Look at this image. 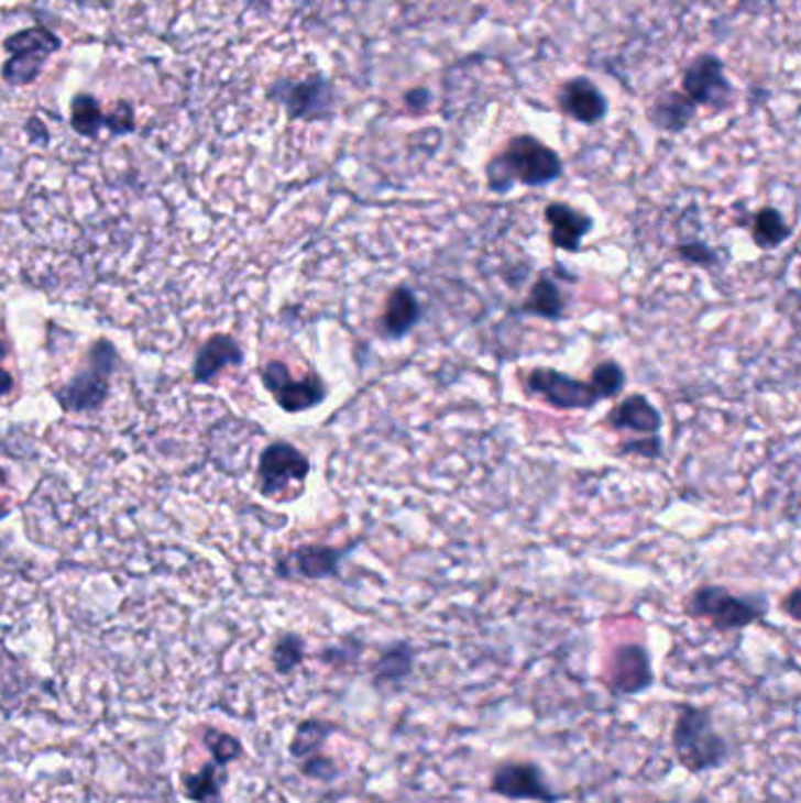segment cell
I'll return each instance as SVG.
<instances>
[{"instance_id":"24","label":"cell","mask_w":801,"mask_h":803,"mask_svg":"<svg viewBox=\"0 0 801 803\" xmlns=\"http://www.w3.org/2000/svg\"><path fill=\"white\" fill-rule=\"evenodd\" d=\"M3 50L8 52V55H22V52H31V55H43L50 59L52 55H57V52L62 50V38L52 29L36 24V26L10 33V36L3 41Z\"/></svg>"},{"instance_id":"39","label":"cell","mask_w":801,"mask_h":803,"mask_svg":"<svg viewBox=\"0 0 801 803\" xmlns=\"http://www.w3.org/2000/svg\"><path fill=\"white\" fill-rule=\"evenodd\" d=\"M654 803H679V801H654Z\"/></svg>"},{"instance_id":"11","label":"cell","mask_w":801,"mask_h":803,"mask_svg":"<svg viewBox=\"0 0 801 803\" xmlns=\"http://www.w3.org/2000/svg\"><path fill=\"white\" fill-rule=\"evenodd\" d=\"M606 689L616 697H633L647 693L656 684L651 653L644 644H621L608 656L604 674Z\"/></svg>"},{"instance_id":"5","label":"cell","mask_w":801,"mask_h":803,"mask_svg":"<svg viewBox=\"0 0 801 803\" xmlns=\"http://www.w3.org/2000/svg\"><path fill=\"white\" fill-rule=\"evenodd\" d=\"M118 353L116 348L101 339L92 345L87 366L80 370L64 388L55 393L64 411H92L101 407V402L109 395V378L116 370Z\"/></svg>"},{"instance_id":"36","label":"cell","mask_w":801,"mask_h":803,"mask_svg":"<svg viewBox=\"0 0 801 803\" xmlns=\"http://www.w3.org/2000/svg\"><path fill=\"white\" fill-rule=\"evenodd\" d=\"M24 130H26V136L31 139L33 144H43V146H45V144L50 142V132H47L45 122H43L39 116H31V118L26 120Z\"/></svg>"},{"instance_id":"2","label":"cell","mask_w":801,"mask_h":803,"mask_svg":"<svg viewBox=\"0 0 801 803\" xmlns=\"http://www.w3.org/2000/svg\"><path fill=\"white\" fill-rule=\"evenodd\" d=\"M670 745L677 763L691 776L720 771L731 757L728 740L715 726V712L693 703L677 705Z\"/></svg>"},{"instance_id":"15","label":"cell","mask_w":801,"mask_h":803,"mask_svg":"<svg viewBox=\"0 0 801 803\" xmlns=\"http://www.w3.org/2000/svg\"><path fill=\"white\" fill-rule=\"evenodd\" d=\"M424 320V306L409 285H397L388 292L378 316V334L386 341H403Z\"/></svg>"},{"instance_id":"13","label":"cell","mask_w":801,"mask_h":803,"mask_svg":"<svg viewBox=\"0 0 801 803\" xmlns=\"http://www.w3.org/2000/svg\"><path fill=\"white\" fill-rule=\"evenodd\" d=\"M555 101L562 116L585 128L600 125L608 116V99L602 92V87L585 76L564 80L555 95Z\"/></svg>"},{"instance_id":"20","label":"cell","mask_w":801,"mask_h":803,"mask_svg":"<svg viewBox=\"0 0 801 803\" xmlns=\"http://www.w3.org/2000/svg\"><path fill=\"white\" fill-rule=\"evenodd\" d=\"M242 362V351L233 337L217 334L210 341H205L194 364V378L198 383L212 381L219 376L226 366H235Z\"/></svg>"},{"instance_id":"27","label":"cell","mask_w":801,"mask_h":803,"mask_svg":"<svg viewBox=\"0 0 801 803\" xmlns=\"http://www.w3.org/2000/svg\"><path fill=\"white\" fill-rule=\"evenodd\" d=\"M202 745L207 752H210L212 761L223 768H229L231 763H235L238 759H242V755H245L242 740L238 736H233V733L221 730L217 726L202 728Z\"/></svg>"},{"instance_id":"21","label":"cell","mask_w":801,"mask_h":803,"mask_svg":"<svg viewBox=\"0 0 801 803\" xmlns=\"http://www.w3.org/2000/svg\"><path fill=\"white\" fill-rule=\"evenodd\" d=\"M226 782H229V771L215 761H205L198 771L182 776V792L194 803H221Z\"/></svg>"},{"instance_id":"17","label":"cell","mask_w":801,"mask_h":803,"mask_svg":"<svg viewBox=\"0 0 801 803\" xmlns=\"http://www.w3.org/2000/svg\"><path fill=\"white\" fill-rule=\"evenodd\" d=\"M416 670V649L409 641H393L381 649L372 666V686L376 691L403 689Z\"/></svg>"},{"instance_id":"22","label":"cell","mask_w":801,"mask_h":803,"mask_svg":"<svg viewBox=\"0 0 801 803\" xmlns=\"http://www.w3.org/2000/svg\"><path fill=\"white\" fill-rule=\"evenodd\" d=\"M339 730H341L339 724L329 722V719H320V717H308V719L299 722L294 728V736L287 747L289 757L301 761L306 757L318 755L320 749L329 743V738H332Z\"/></svg>"},{"instance_id":"6","label":"cell","mask_w":801,"mask_h":803,"mask_svg":"<svg viewBox=\"0 0 801 803\" xmlns=\"http://www.w3.org/2000/svg\"><path fill=\"white\" fill-rule=\"evenodd\" d=\"M682 90L695 107H707L715 111L728 109L736 99V87L726 76V64L715 52L695 55L682 72Z\"/></svg>"},{"instance_id":"12","label":"cell","mask_w":801,"mask_h":803,"mask_svg":"<svg viewBox=\"0 0 801 803\" xmlns=\"http://www.w3.org/2000/svg\"><path fill=\"white\" fill-rule=\"evenodd\" d=\"M358 543H348L343 548L332 546H301L292 550L285 560L277 562V573L292 579V575H299L306 581H327V579H339L341 564L348 554L355 550Z\"/></svg>"},{"instance_id":"16","label":"cell","mask_w":801,"mask_h":803,"mask_svg":"<svg viewBox=\"0 0 801 803\" xmlns=\"http://www.w3.org/2000/svg\"><path fill=\"white\" fill-rule=\"evenodd\" d=\"M606 426L616 432H633L644 438V435H660L663 428V414L658 411L654 402L641 395H628L621 399L618 405L606 414Z\"/></svg>"},{"instance_id":"14","label":"cell","mask_w":801,"mask_h":803,"mask_svg":"<svg viewBox=\"0 0 801 803\" xmlns=\"http://www.w3.org/2000/svg\"><path fill=\"white\" fill-rule=\"evenodd\" d=\"M544 217L552 248L569 254H579L583 250V240L595 229V219L585 215L583 209L562 200L550 202Z\"/></svg>"},{"instance_id":"25","label":"cell","mask_w":801,"mask_h":803,"mask_svg":"<svg viewBox=\"0 0 801 803\" xmlns=\"http://www.w3.org/2000/svg\"><path fill=\"white\" fill-rule=\"evenodd\" d=\"M103 120H107V111L101 109V103L90 92H78L72 99V130L78 136L85 139H97L103 130Z\"/></svg>"},{"instance_id":"4","label":"cell","mask_w":801,"mask_h":803,"mask_svg":"<svg viewBox=\"0 0 801 803\" xmlns=\"http://www.w3.org/2000/svg\"><path fill=\"white\" fill-rule=\"evenodd\" d=\"M266 99L299 122H327L339 107L334 80L320 72L306 78H277L266 87Z\"/></svg>"},{"instance_id":"10","label":"cell","mask_w":801,"mask_h":803,"mask_svg":"<svg viewBox=\"0 0 801 803\" xmlns=\"http://www.w3.org/2000/svg\"><path fill=\"white\" fill-rule=\"evenodd\" d=\"M259 492L266 498H281L289 488L304 486L310 475V461L304 451L289 442H273L259 459Z\"/></svg>"},{"instance_id":"32","label":"cell","mask_w":801,"mask_h":803,"mask_svg":"<svg viewBox=\"0 0 801 803\" xmlns=\"http://www.w3.org/2000/svg\"><path fill=\"white\" fill-rule=\"evenodd\" d=\"M134 128H136L134 109L125 99L116 101V107L107 113V120H103V130H109L116 136H125V134H132Z\"/></svg>"},{"instance_id":"26","label":"cell","mask_w":801,"mask_h":803,"mask_svg":"<svg viewBox=\"0 0 801 803\" xmlns=\"http://www.w3.org/2000/svg\"><path fill=\"white\" fill-rule=\"evenodd\" d=\"M306 660V639L296 632H285L277 637L271 649V666L273 670L287 676L294 670H299Z\"/></svg>"},{"instance_id":"34","label":"cell","mask_w":801,"mask_h":803,"mask_svg":"<svg viewBox=\"0 0 801 803\" xmlns=\"http://www.w3.org/2000/svg\"><path fill=\"white\" fill-rule=\"evenodd\" d=\"M403 101H405V107H407L409 111H414V113H421V111H426V109L430 107L432 92L428 90V87H412V90H407V92L403 95Z\"/></svg>"},{"instance_id":"1","label":"cell","mask_w":801,"mask_h":803,"mask_svg":"<svg viewBox=\"0 0 801 803\" xmlns=\"http://www.w3.org/2000/svg\"><path fill=\"white\" fill-rule=\"evenodd\" d=\"M562 155L534 134L511 136L484 167L486 188L496 196H508L515 186L544 188L562 179Z\"/></svg>"},{"instance_id":"37","label":"cell","mask_w":801,"mask_h":803,"mask_svg":"<svg viewBox=\"0 0 801 803\" xmlns=\"http://www.w3.org/2000/svg\"><path fill=\"white\" fill-rule=\"evenodd\" d=\"M782 610H786L792 620H799V587L790 590V595L782 602Z\"/></svg>"},{"instance_id":"35","label":"cell","mask_w":801,"mask_h":803,"mask_svg":"<svg viewBox=\"0 0 801 803\" xmlns=\"http://www.w3.org/2000/svg\"><path fill=\"white\" fill-rule=\"evenodd\" d=\"M8 353H10L8 343H6L3 339H0V397L10 395V393H12V388H14V378H12V374L8 372V366H6V358H8Z\"/></svg>"},{"instance_id":"28","label":"cell","mask_w":801,"mask_h":803,"mask_svg":"<svg viewBox=\"0 0 801 803\" xmlns=\"http://www.w3.org/2000/svg\"><path fill=\"white\" fill-rule=\"evenodd\" d=\"M592 386H595V391L600 393L602 402L604 399H614L618 397L623 391H625V383H628V376H625V370L614 362V360H604L602 364H597L595 370H592L590 378H588Z\"/></svg>"},{"instance_id":"31","label":"cell","mask_w":801,"mask_h":803,"mask_svg":"<svg viewBox=\"0 0 801 803\" xmlns=\"http://www.w3.org/2000/svg\"><path fill=\"white\" fill-rule=\"evenodd\" d=\"M674 252L689 266H699V268H717L720 266L717 250L710 248V244L703 242V240L679 242L674 248Z\"/></svg>"},{"instance_id":"19","label":"cell","mask_w":801,"mask_h":803,"mask_svg":"<svg viewBox=\"0 0 801 803\" xmlns=\"http://www.w3.org/2000/svg\"><path fill=\"white\" fill-rule=\"evenodd\" d=\"M564 312H567V299L560 283H555L548 273L538 275V280L531 285L525 304L519 306V316H529L546 322H560L564 320Z\"/></svg>"},{"instance_id":"38","label":"cell","mask_w":801,"mask_h":803,"mask_svg":"<svg viewBox=\"0 0 801 803\" xmlns=\"http://www.w3.org/2000/svg\"><path fill=\"white\" fill-rule=\"evenodd\" d=\"M755 3H757V6H759V8H761V6H764V3H769V6H773V0H755Z\"/></svg>"},{"instance_id":"30","label":"cell","mask_w":801,"mask_h":803,"mask_svg":"<svg viewBox=\"0 0 801 803\" xmlns=\"http://www.w3.org/2000/svg\"><path fill=\"white\" fill-rule=\"evenodd\" d=\"M299 773L312 782H322V784H332L337 782L343 771L341 766L337 763L334 757H327L322 752L312 755V757H306L299 761Z\"/></svg>"},{"instance_id":"29","label":"cell","mask_w":801,"mask_h":803,"mask_svg":"<svg viewBox=\"0 0 801 803\" xmlns=\"http://www.w3.org/2000/svg\"><path fill=\"white\" fill-rule=\"evenodd\" d=\"M364 651V644L358 639V637H343L341 644H334V646H327V649H322L318 653V660L325 662V666L329 668H348V666H355V662L360 660Z\"/></svg>"},{"instance_id":"23","label":"cell","mask_w":801,"mask_h":803,"mask_svg":"<svg viewBox=\"0 0 801 803\" xmlns=\"http://www.w3.org/2000/svg\"><path fill=\"white\" fill-rule=\"evenodd\" d=\"M750 235L761 252H773L792 238V226L776 207H759L750 221Z\"/></svg>"},{"instance_id":"3","label":"cell","mask_w":801,"mask_h":803,"mask_svg":"<svg viewBox=\"0 0 801 803\" xmlns=\"http://www.w3.org/2000/svg\"><path fill=\"white\" fill-rule=\"evenodd\" d=\"M687 614L705 620L715 632H738L769 614V597L761 592L736 595L724 585H701L687 600Z\"/></svg>"},{"instance_id":"9","label":"cell","mask_w":801,"mask_h":803,"mask_svg":"<svg viewBox=\"0 0 801 803\" xmlns=\"http://www.w3.org/2000/svg\"><path fill=\"white\" fill-rule=\"evenodd\" d=\"M525 391L560 411L592 409L602 402L590 381L573 378L564 372L552 370V366H536V370H531L525 378Z\"/></svg>"},{"instance_id":"18","label":"cell","mask_w":801,"mask_h":803,"mask_svg":"<svg viewBox=\"0 0 801 803\" xmlns=\"http://www.w3.org/2000/svg\"><path fill=\"white\" fill-rule=\"evenodd\" d=\"M647 116L656 130L682 134L699 116V107L682 90H666L651 101Z\"/></svg>"},{"instance_id":"7","label":"cell","mask_w":801,"mask_h":803,"mask_svg":"<svg viewBox=\"0 0 801 803\" xmlns=\"http://www.w3.org/2000/svg\"><path fill=\"white\" fill-rule=\"evenodd\" d=\"M261 381L277 402V407L287 414H304L320 407L327 399V383L318 372H308L301 378H292L289 366L281 360H271L261 370Z\"/></svg>"},{"instance_id":"33","label":"cell","mask_w":801,"mask_h":803,"mask_svg":"<svg viewBox=\"0 0 801 803\" xmlns=\"http://www.w3.org/2000/svg\"><path fill=\"white\" fill-rule=\"evenodd\" d=\"M621 453H633L639 459H660L663 457V440L660 435H644L639 440H628L621 444Z\"/></svg>"},{"instance_id":"8","label":"cell","mask_w":801,"mask_h":803,"mask_svg":"<svg viewBox=\"0 0 801 803\" xmlns=\"http://www.w3.org/2000/svg\"><path fill=\"white\" fill-rule=\"evenodd\" d=\"M490 792L506 801H534V803H560L564 794L555 792L546 778L541 763L536 761H503L494 768L490 778Z\"/></svg>"}]
</instances>
